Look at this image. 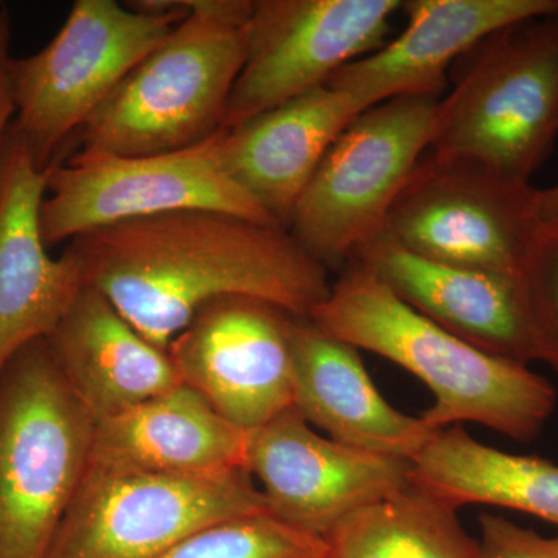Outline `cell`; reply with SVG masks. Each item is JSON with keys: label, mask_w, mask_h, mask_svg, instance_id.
Instances as JSON below:
<instances>
[{"label": "cell", "mask_w": 558, "mask_h": 558, "mask_svg": "<svg viewBox=\"0 0 558 558\" xmlns=\"http://www.w3.org/2000/svg\"><path fill=\"white\" fill-rule=\"evenodd\" d=\"M295 318L270 301L223 296L202 307L167 351L182 384L252 432L293 407Z\"/></svg>", "instance_id": "7c38bea8"}, {"label": "cell", "mask_w": 558, "mask_h": 558, "mask_svg": "<svg viewBox=\"0 0 558 558\" xmlns=\"http://www.w3.org/2000/svg\"><path fill=\"white\" fill-rule=\"evenodd\" d=\"M538 360L558 374V222L545 223L523 270Z\"/></svg>", "instance_id": "cb8c5ba5"}, {"label": "cell", "mask_w": 558, "mask_h": 558, "mask_svg": "<svg viewBox=\"0 0 558 558\" xmlns=\"http://www.w3.org/2000/svg\"><path fill=\"white\" fill-rule=\"evenodd\" d=\"M351 260L368 266L403 303L458 339L520 365L537 362L523 275L422 258L387 230L362 245Z\"/></svg>", "instance_id": "5bb4252c"}, {"label": "cell", "mask_w": 558, "mask_h": 558, "mask_svg": "<svg viewBox=\"0 0 558 558\" xmlns=\"http://www.w3.org/2000/svg\"><path fill=\"white\" fill-rule=\"evenodd\" d=\"M400 0H255L222 130L300 97L384 47Z\"/></svg>", "instance_id": "8fae6325"}, {"label": "cell", "mask_w": 558, "mask_h": 558, "mask_svg": "<svg viewBox=\"0 0 558 558\" xmlns=\"http://www.w3.org/2000/svg\"><path fill=\"white\" fill-rule=\"evenodd\" d=\"M411 484L457 509L497 506L558 526V465L492 449L461 425L440 429L411 461Z\"/></svg>", "instance_id": "44dd1931"}, {"label": "cell", "mask_w": 558, "mask_h": 558, "mask_svg": "<svg viewBox=\"0 0 558 558\" xmlns=\"http://www.w3.org/2000/svg\"><path fill=\"white\" fill-rule=\"evenodd\" d=\"M538 213L543 223L558 222V185L549 190H539Z\"/></svg>", "instance_id": "4316f807"}, {"label": "cell", "mask_w": 558, "mask_h": 558, "mask_svg": "<svg viewBox=\"0 0 558 558\" xmlns=\"http://www.w3.org/2000/svg\"><path fill=\"white\" fill-rule=\"evenodd\" d=\"M11 20L9 10H0V149L14 117L13 94L10 83Z\"/></svg>", "instance_id": "484cf974"}, {"label": "cell", "mask_w": 558, "mask_h": 558, "mask_svg": "<svg viewBox=\"0 0 558 558\" xmlns=\"http://www.w3.org/2000/svg\"><path fill=\"white\" fill-rule=\"evenodd\" d=\"M46 341L73 395L97 424L182 384L167 349L150 343L87 284Z\"/></svg>", "instance_id": "d6986e66"}, {"label": "cell", "mask_w": 558, "mask_h": 558, "mask_svg": "<svg viewBox=\"0 0 558 558\" xmlns=\"http://www.w3.org/2000/svg\"><path fill=\"white\" fill-rule=\"evenodd\" d=\"M269 513L245 470L172 475L89 464L47 558H159L193 532Z\"/></svg>", "instance_id": "9c48e42d"}, {"label": "cell", "mask_w": 558, "mask_h": 558, "mask_svg": "<svg viewBox=\"0 0 558 558\" xmlns=\"http://www.w3.org/2000/svg\"><path fill=\"white\" fill-rule=\"evenodd\" d=\"M457 512L411 486L341 521L326 538L328 558H481Z\"/></svg>", "instance_id": "7402d4cb"}, {"label": "cell", "mask_w": 558, "mask_h": 558, "mask_svg": "<svg viewBox=\"0 0 558 558\" xmlns=\"http://www.w3.org/2000/svg\"><path fill=\"white\" fill-rule=\"evenodd\" d=\"M159 558H328V543L255 513L208 524Z\"/></svg>", "instance_id": "603a6c76"}, {"label": "cell", "mask_w": 558, "mask_h": 558, "mask_svg": "<svg viewBox=\"0 0 558 558\" xmlns=\"http://www.w3.org/2000/svg\"><path fill=\"white\" fill-rule=\"evenodd\" d=\"M453 68L427 153L529 182L558 134V13L495 32Z\"/></svg>", "instance_id": "277c9868"}, {"label": "cell", "mask_w": 558, "mask_h": 558, "mask_svg": "<svg viewBox=\"0 0 558 558\" xmlns=\"http://www.w3.org/2000/svg\"><path fill=\"white\" fill-rule=\"evenodd\" d=\"M427 154L389 209L387 233L422 258L523 275L545 223L529 182Z\"/></svg>", "instance_id": "30bf717a"}, {"label": "cell", "mask_w": 558, "mask_h": 558, "mask_svg": "<svg viewBox=\"0 0 558 558\" xmlns=\"http://www.w3.org/2000/svg\"><path fill=\"white\" fill-rule=\"evenodd\" d=\"M222 130L172 153L123 157L81 149L47 170L40 234L62 244L126 220L186 209L278 226L223 170Z\"/></svg>", "instance_id": "ba28073f"}, {"label": "cell", "mask_w": 558, "mask_h": 558, "mask_svg": "<svg viewBox=\"0 0 558 558\" xmlns=\"http://www.w3.org/2000/svg\"><path fill=\"white\" fill-rule=\"evenodd\" d=\"M439 100L400 97L371 106L323 157L289 231L326 269L347 266L385 230L389 209L428 150Z\"/></svg>", "instance_id": "52a82bcc"}, {"label": "cell", "mask_w": 558, "mask_h": 558, "mask_svg": "<svg viewBox=\"0 0 558 558\" xmlns=\"http://www.w3.org/2000/svg\"><path fill=\"white\" fill-rule=\"evenodd\" d=\"M245 472L271 517L326 539L341 521L411 484V462L318 435L295 407L248 433Z\"/></svg>", "instance_id": "4fadbf2b"}, {"label": "cell", "mask_w": 558, "mask_h": 558, "mask_svg": "<svg viewBox=\"0 0 558 558\" xmlns=\"http://www.w3.org/2000/svg\"><path fill=\"white\" fill-rule=\"evenodd\" d=\"M84 284L168 349L211 301L244 295L310 318L328 299V269L288 229L208 209L102 227L68 242Z\"/></svg>", "instance_id": "6da1fadb"}, {"label": "cell", "mask_w": 558, "mask_h": 558, "mask_svg": "<svg viewBox=\"0 0 558 558\" xmlns=\"http://www.w3.org/2000/svg\"><path fill=\"white\" fill-rule=\"evenodd\" d=\"M47 171L14 132L0 149V376L22 349L46 340L84 288L76 259L51 258L39 213Z\"/></svg>", "instance_id": "9a60e30c"}, {"label": "cell", "mask_w": 558, "mask_h": 558, "mask_svg": "<svg viewBox=\"0 0 558 558\" xmlns=\"http://www.w3.org/2000/svg\"><path fill=\"white\" fill-rule=\"evenodd\" d=\"M186 17L92 116L81 149L137 157L190 148L222 130L247 57L255 0H180Z\"/></svg>", "instance_id": "3957f363"}, {"label": "cell", "mask_w": 558, "mask_h": 558, "mask_svg": "<svg viewBox=\"0 0 558 558\" xmlns=\"http://www.w3.org/2000/svg\"><path fill=\"white\" fill-rule=\"evenodd\" d=\"M362 112L347 92L325 84L222 130L223 170L278 226L289 230L323 157Z\"/></svg>", "instance_id": "e0dca14e"}, {"label": "cell", "mask_w": 558, "mask_h": 558, "mask_svg": "<svg viewBox=\"0 0 558 558\" xmlns=\"http://www.w3.org/2000/svg\"><path fill=\"white\" fill-rule=\"evenodd\" d=\"M402 10L407 27L398 38L326 83L362 110L392 98H440L459 58L501 28L558 13V0H409Z\"/></svg>", "instance_id": "2e32d148"}, {"label": "cell", "mask_w": 558, "mask_h": 558, "mask_svg": "<svg viewBox=\"0 0 558 558\" xmlns=\"http://www.w3.org/2000/svg\"><path fill=\"white\" fill-rule=\"evenodd\" d=\"M95 425L46 340L0 376V558H47L90 464Z\"/></svg>", "instance_id": "5b68a950"}, {"label": "cell", "mask_w": 558, "mask_h": 558, "mask_svg": "<svg viewBox=\"0 0 558 558\" xmlns=\"http://www.w3.org/2000/svg\"><path fill=\"white\" fill-rule=\"evenodd\" d=\"M481 558H558L557 537H543L502 517H480Z\"/></svg>", "instance_id": "d4e9b609"}, {"label": "cell", "mask_w": 558, "mask_h": 558, "mask_svg": "<svg viewBox=\"0 0 558 558\" xmlns=\"http://www.w3.org/2000/svg\"><path fill=\"white\" fill-rule=\"evenodd\" d=\"M248 433L180 384L95 425L90 464L172 475L245 470Z\"/></svg>", "instance_id": "ffe728a7"}, {"label": "cell", "mask_w": 558, "mask_h": 558, "mask_svg": "<svg viewBox=\"0 0 558 558\" xmlns=\"http://www.w3.org/2000/svg\"><path fill=\"white\" fill-rule=\"evenodd\" d=\"M186 14L174 0L161 13L117 0H76L43 50L11 57L10 130L25 143L39 170L61 160L62 148Z\"/></svg>", "instance_id": "8992f818"}, {"label": "cell", "mask_w": 558, "mask_h": 558, "mask_svg": "<svg viewBox=\"0 0 558 558\" xmlns=\"http://www.w3.org/2000/svg\"><path fill=\"white\" fill-rule=\"evenodd\" d=\"M293 407L328 438L368 453L413 461L440 429L384 399L359 349L310 318L292 329Z\"/></svg>", "instance_id": "ac0fdd59"}, {"label": "cell", "mask_w": 558, "mask_h": 558, "mask_svg": "<svg viewBox=\"0 0 558 558\" xmlns=\"http://www.w3.org/2000/svg\"><path fill=\"white\" fill-rule=\"evenodd\" d=\"M310 319L329 336L416 376L435 398L421 414L432 427L473 422L529 442L556 409V388L545 377L447 332L359 260H349Z\"/></svg>", "instance_id": "7a4b0ae2"}]
</instances>
